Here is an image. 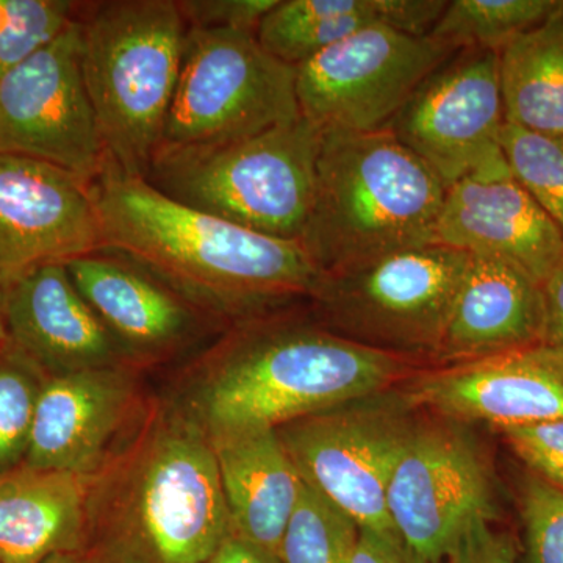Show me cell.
I'll use <instances>...</instances> for the list:
<instances>
[{"mask_svg": "<svg viewBox=\"0 0 563 563\" xmlns=\"http://www.w3.org/2000/svg\"><path fill=\"white\" fill-rule=\"evenodd\" d=\"M321 129L306 118L228 143L162 147L146 179L174 201L299 242L317 185Z\"/></svg>", "mask_w": 563, "mask_h": 563, "instance_id": "cell-6", "label": "cell"}, {"mask_svg": "<svg viewBox=\"0 0 563 563\" xmlns=\"http://www.w3.org/2000/svg\"><path fill=\"white\" fill-rule=\"evenodd\" d=\"M448 0H376L377 22L393 31L426 38L439 24Z\"/></svg>", "mask_w": 563, "mask_h": 563, "instance_id": "cell-34", "label": "cell"}, {"mask_svg": "<svg viewBox=\"0 0 563 563\" xmlns=\"http://www.w3.org/2000/svg\"><path fill=\"white\" fill-rule=\"evenodd\" d=\"M561 143L563 144V139L561 140Z\"/></svg>", "mask_w": 563, "mask_h": 563, "instance_id": "cell-40", "label": "cell"}, {"mask_svg": "<svg viewBox=\"0 0 563 563\" xmlns=\"http://www.w3.org/2000/svg\"><path fill=\"white\" fill-rule=\"evenodd\" d=\"M563 11V0H451L431 38L453 52H501Z\"/></svg>", "mask_w": 563, "mask_h": 563, "instance_id": "cell-25", "label": "cell"}, {"mask_svg": "<svg viewBox=\"0 0 563 563\" xmlns=\"http://www.w3.org/2000/svg\"><path fill=\"white\" fill-rule=\"evenodd\" d=\"M499 432L532 474L563 490V418Z\"/></svg>", "mask_w": 563, "mask_h": 563, "instance_id": "cell-31", "label": "cell"}, {"mask_svg": "<svg viewBox=\"0 0 563 563\" xmlns=\"http://www.w3.org/2000/svg\"><path fill=\"white\" fill-rule=\"evenodd\" d=\"M0 563H2V562H0Z\"/></svg>", "mask_w": 563, "mask_h": 563, "instance_id": "cell-41", "label": "cell"}, {"mask_svg": "<svg viewBox=\"0 0 563 563\" xmlns=\"http://www.w3.org/2000/svg\"><path fill=\"white\" fill-rule=\"evenodd\" d=\"M2 284L9 343L47 377L128 365L129 355L85 301L65 263H43Z\"/></svg>", "mask_w": 563, "mask_h": 563, "instance_id": "cell-18", "label": "cell"}, {"mask_svg": "<svg viewBox=\"0 0 563 563\" xmlns=\"http://www.w3.org/2000/svg\"><path fill=\"white\" fill-rule=\"evenodd\" d=\"M544 342L563 351V258L542 284Z\"/></svg>", "mask_w": 563, "mask_h": 563, "instance_id": "cell-36", "label": "cell"}, {"mask_svg": "<svg viewBox=\"0 0 563 563\" xmlns=\"http://www.w3.org/2000/svg\"><path fill=\"white\" fill-rule=\"evenodd\" d=\"M498 52H455L432 70L387 125L446 188L506 161Z\"/></svg>", "mask_w": 563, "mask_h": 563, "instance_id": "cell-13", "label": "cell"}, {"mask_svg": "<svg viewBox=\"0 0 563 563\" xmlns=\"http://www.w3.org/2000/svg\"><path fill=\"white\" fill-rule=\"evenodd\" d=\"M44 563H125L110 551L103 550L99 544L88 542L79 550L52 555Z\"/></svg>", "mask_w": 563, "mask_h": 563, "instance_id": "cell-38", "label": "cell"}, {"mask_svg": "<svg viewBox=\"0 0 563 563\" xmlns=\"http://www.w3.org/2000/svg\"><path fill=\"white\" fill-rule=\"evenodd\" d=\"M361 529L303 484L280 547L282 563H354Z\"/></svg>", "mask_w": 563, "mask_h": 563, "instance_id": "cell-26", "label": "cell"}, {"mask_svg": "<svg viewBox=\"0 0 563 563\" xmlns=\"http://www.w3.org/2000/svg\"><path fill=\"white\" fill-rule=\"evenodd\" d=\"M377 22L376 0H277L258 24L263 49L291 68Z\"/></svg>", "mask_w": 563, "mask_h": 563, "instance_id": "cell-24", "label": "cell"}, {"mask_svg": "<svg viewBox=\"0 0 563 563\" xmlns=\"http://www.w3.org/2000/svg\"><path fill=\"white\" fill-rule=\"evenodd\" d=\"M46 377L9 342L0 347V472L24 462Z\"/></svg>", "mask_w": 563, "mask_h": 563, "instance_id": "cell-27", "label": "cell"}, {"mask_svg": "<svg viewBox=\"0 0 563 563\" xmlns=\"http://www.w3.org/2000/svg\"><path fill=\"white\" fill-rule=\"evenodd\" d=\"M188 27L257 32L277 0H177Z\"/></svg>", "mask_w": 563, "mask_h": 563, "instance_id": "cell-32", "label": "cell"}, {"mask_svg": "<svg viewBox=\"0 0 563 563\" xmlns=\"http://www.w3.org/2000/svg\"><path fill=\"white\" fill-rule=\"evenodd\" d=\"M401 388L417 409L498 431L563 418V351L547 342L415 373Z\"/></svg>", "mask_w": 563, "mask_h": 563, "instance_id": "cell-14", "label": "cell"}, {"mask_svg": "<svg viewBox=\"0 0 563 563\" xmlns=\"http://www.w3.org/2000/svg\"><path fill=\"white\" fill-rule=\"evenodd\" d=\"M139 384L128 365L46 377L24 463L95 476L139 407Z\"/></svg>", "mask_w": 563, "mask_h": 563, "instance_id": "cell-17", "label": "cell"}, {"mask_svg": "<svg viewBox=\"0 0 563 563\" xmlns=\"http://www.w3.org/2000/svg\"><path fill=\"white\" fill-rule=\"evenodd\" d=\"M435 243L504 258L540 284L563 258V235L507 161L485 166L446 188Z\"/></svg>", "mask_w": 563, "mask_h": 563, "instance_id": "cell-16", "label": "cell"}, {"mask_svg": "<svg viewBox=\"0 0 563 563\" xmlns=\"http://www.w3.org/2000/svg\"><path fill=\"white\" fill-rule=\"evenodd\" d=\"M446 559L450 563H517L518 548L509 532L484 521L463 533Z\"/></svg>", "mask_w": 563, "mask_h": 563, "instance_id": "cell-33", "label": "cell"}, {"mask_svg": "<svg viewBox=\"0 0 563 563\" xmlns=\"http://www.w3.org/2000/svg\"><path fill=\"white\" fill-rule=\"evenodd\" d=\"M68 0H0V76L54 43L76 20Z\"/></svg>", "mask_w": 563, "mask_h": 563, "instance_id": "cell-29", "label": "cell"}, {"mask_svg": "<svg viewBox=\"0 0 563 563\" xmlns=\"http://www.w3.org/2000/svg\"><path fill=\"white\" fill-rule=\"evenodd\" d=\"M9 342L5 331V320H3V284L0 282V347Z\"/></svg>", "mask_w": 563, "mask_h": 563, "instance_id": "cell-39", "label": "cell"}, {"mask_svg": "<svg viewBox=\"0 0 563 563\" xmlns=\"http://www.w3.org/2000/svg\"><path fill=\"white\" fill-rule=\"evenodd\" d=\"M88 187L101 251L146 269L192 306L254 321L317 290L322 274L298 242L174 201L109 157Z\"/></svg>", "mask_w": 563, "mask_h": 563, "instance_id": "cell-1", "label": "cell"}, {"mask_svg": "<svg viewBox=\"0 0 563 563\" xmlns=\"http://www.w3.org/2000/svg\"><path fill=\"white\" fill-rule=\"evenodd\" d=\"M415 358L298 321H247L214 352L188 412L207 433L272 428L395 388Z\"/></svg>", "mask_w": 563, "mask_h": 563, "instance_id": "cell-3", "label": "cell"}, {"mask_svg": "<svg viewBox=\"0 0 563 563\" xmlns=\"http://www.w3.org/2000/svg\"><path fill=\"white\" fill-rule=\"evenodd\" d=\"M354 563H428L413 553L396 533L362 531L355 547Z\"/></svg>", "mask_w": 563, "mask_h": 563, "instance_id": "cell-35", "label": "cell"}, {"mask_svg": "<svg viewBox=\"0 0 563 563\" xmlns=\"http://www.w3.org/2000/svg\"><path fill=\"white\" fill-rule=\"evenodd\" d=\"M454 54L431 36L366 25L296 68L299 111L321 131H380Z\"/></svg>", "mask_w": 563, "mask_h": 563, "instance_id": "cell-11", "label": "cell"}, {"mask_svg": "<svg viewBox=\"0 0 563 563\" xmlns=\"http://www.w3.org/2000/svg\"><path fill=\"white\" fill-rule=\"evenodd\" d=\"M65 265L129 358L173 350L195 329L192 303L128 258L96 251Z\"/></svg>", "mask_w": 563, "mask_h": 563, "instance_id": "cell-21", "label": "cell"}, {"mask_svg": "<svg viewBox=\"0 0 563 563\" xmlns=\"http://www.w3.org/2000/svg\"><path fill=\"white\" fill-rule=\"evenodd\" d=\"M80 65L107 157L146 177L179 80L188 25L177 0L81 7Z\"/></svg>", "mask_w": 563, "mask_h": 563, "instance_id": "cell-5", "label": "cell"}, {"mask_svg": "<svg viewBox=\"0 0 563 563\" xmlns=\"http://www.w3.org/2000/svg\"><path fill=\"white\" fill-rule=\"evenodd\" d=\"M506 122L563 139V11L498 54Z\"/></svg>", "mask_w": 563, "mask_h": 563, "instance_id": "cell-23", "label": "cell"}, {"mask_svg": "<svg viewBox=\"0 0 563 563\" xmlns=\"http://www.w3.org/2000/svg\"><path fill=\"white\" fill-rule=\"evenodd\" d=\"M298 118L296 68L255 33L188 27L158 150L243 140Z\"/></svg>", "mask_w": 563, "mask_h": 563, "instance_id": "cell-8", "label": "cell"}, {"mask_svg": "<svg viewBox=\"0 0 563 563\" xmlns=\"http://www.w3.org/2000/svg\"><path fill=\"white\" fill-rule=\"evenodd\" d=\"M206 563H282L276 555L266 553L235 533H229L224 542Z\"/></svg>", "mask_w": 563, "mask_h": 563, "instance_id": "cell-37", "label": "cell"}, {"mask_svg": "<svg viewBox=\"0 0 563 563\" xmlns=\"http://www.w3.org/2000/svg\"><path fill=\"white\" fill-rule=\"evenodd\" d=\"M526 563H563V490L528 474L520 487Z\"/></svg>", "mask_w": 563, "mask_h": 563, "instance_id": "cell-30", "label": "cell"}, {"mask_svg": "<svg viewBox=\"0 0 563 563\" xmlns=\"http://www.w3.org/2000/svg\"><path fill=\"white\" fill-rule=\"evenodd\" d=\"M415 410L401 388H390L288 422L277 433L310 490L362 531L396 533L387 490L417 424Z\"/></svg>", "mask_w": 563, "mask_h": 563, "instance_id": "cell-9", "label": "cell"}, {"mask_svg": "<svg viewBox=\"0 0 563 563\" xmlns=\"http://www.w3.org/2000/svg\"><path fill=\"white\" fill-rule=\"evenodd\" d=\"M207 435L232 533L279 558L303 483L277 429H232Z\"/></svg>", "mask_w": 563, "mask_h": 563, "instance_id": "cell-20", "label": "cell"}, {"mask_svg": "<svg viewBox=\"0 0 563 563\" xmlns=\"http://www.w3.org/2000/svg\"><path fill=\"white\" fill-rule=\"evenodd\" d=\"M540 342L542 284L512 262L470 254L435 361H472Z\"/></svg>", "mask_w": 563, "mask_h": 563, "instance_id": "cell-19", "label": "cell"}, {"mask_svg": "<svg viewBox=\"0 0 563 563\" xmlns=\"http://www.w3.org/2000/svg\"><path fill=\"white\" fill-rule=\"evenodd\" d=\"M501 147L515 179L563 235V144L506 122Z\"/></svg>", "mask_w": 563, "mask_h": 563, "instance_id": "cell-28", "label": "cell"}, {"mask_svg": "<svg viewBox=\"0 0 563 563\" xmlns=\"http://www.w3.org/2000/svg\"><path fill=\"white\" fill-rule=\"evenodd\" d=\"M0 154L51 163L87 185L101 173L107 150L81 74L79 14L0 76Z\"/></svg>", "mask_w": 563, "mask_h": 563, "instance_id": "cell-12", "label": "cell"}, {"mask_svg": "<svg viewBox=\"0 0 563 563\" xmlns=\"http://www.w3.org/2000/svg\"><path fill=\"white\" fill-rule=\"evenodd\" d=\"M470 254L431 243L322 274L310 301L329 331L406 357L435 358Z\"/></svg>", "mask_w": 563, "mask_h": 563, "instance_id": "cell-7", "label": "cell"}, {"mask_svg": "<svg viewBox=\"0 0 563 563\" xmlns=\"http://www.w3.org/2000/svg\"><path fill=\"white\" fill-rule=\"evenodd\" d=\"M231 532L206 429L187 409L146 410L95 474L88 542L125 563H206Z\"/></svg>", "mask_w": 563, "mask_h": 563, "instance_id": "cell-2", "label": "cell"}, {"mask_svg": "<svg viewBox=\"0 0 563 563\" xmlns=\"http://www.w3.org/2000/svg\"><path fill=\"white\" fill-rule=\"evenodd\" d=\"M446 185L388 132L321 131L299 244L321 274L435 243Z\"/></svg>", "mask_w": 563, "mask_h": 563, "instance_id": "cell-4", "label": "cell"}, {"mask_svg": "<svg viewBox=\"0 0 563 563\" xmlns=\"http://www.w3.org/2000/svg\"><path fill=\"white\" fill-rule=\"evenodd\" d=\"M92 479L24 462L0 472V562L44 563L85 547Z\"/></svg>", "mask_w": 563, "mask_h": 563, "instance_id": "cell-22", "label": "cell"}, {"mask_svg": "<svg viewBox=\"0 0 563 563\" xmlns=\"http://www.w3.org/2000/svg\"><path fill=\"white\" fill-rule=\"evenodd\" d=\"M90 187L36 158L0 154V282L101 251Z\"/></svg>", "mask_w": 563, "mask_h": 563, "instance_id": "cell-15", "label": "cell"}, {"mask_svg": "<svg viewBox=\"0 0 563 563\" xmlns=\"http://www.w3.org/2000/svg\"><path fill=\"white\" fill-rule=\"evenodd\" d=\"M490 461L468 424L437 417L415 424L387 490L393 528L428 563H439L476 523H495Z\"/></svg>", "mask_w": 563, "mask_h": 563, "instance_id": "cell-10", "label": "cell"}]
</instances>
